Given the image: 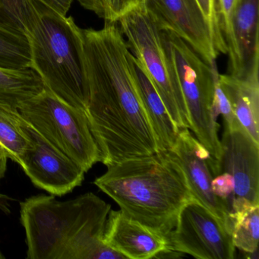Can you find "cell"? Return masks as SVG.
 Segmentation results:
<instances>
[{
    "label": "cell",
    "mask_w": 259,
    "mask_h": 259,
    "mask_svg": "<svg viewBox=\"0 0 259 259\" xmlns=\"http://www.w3.org/2000/svg\"><path fill=\"white\" fill-rule=\"evenodd\" d=\"M89 87L86 115L109 166L160 151L138 92L134 56L116 23L81 29Z\"/></svg>",
    "instance_id": "1"
},
{
    "label": "cell",
    "mask_w": 259,
    "mask_h": 259,
    "mask_svg": "<svg viewBox=\"0 0 259 259\" xmlns=\"http://www.w3.org/2000/svg\"><path fill=\"white\" fill-rule=\"evenodd\" d=\"M0 16L28 42L31 68L44 85L66 104L86 113L89 87L81 28L41 0H0Z\"/></svg>",
    "instance_id": "2"
},
{
    "label": "cell",
    "mask_w": 259,
    "mask_h": 259,
    "mask_svg": "<svg viewBox=\"0 0 259 259\" xmlns=\"http://www.w3.org/2000/svg\"><path fill=\"white\" fill-rule=\"evenodd\" d=\"M111 205L92 192L61 201L54 195L20 203L28 259H125L104 242Z\"/></svg>",
    "instance_id": "3"
},
{
    "label": "cell",
    "mask_w": 259,
    "mask_h": 259,
    "mask_svg": "<svg viewBox=\"0 0 259 259\" xmlns=\"http://www.w3.org/2000/svg\"><path fill=\"white\" fill-rule=\"evenodd\" d=\"M94 184L124 214L164 238L175 227L183 206L195 199L171 150L110 165Z\"/></svg>",
    "instance_id": "4"
},
{
    "label": "cell",
    "mask_w": 259,
    "mask_h": 259,
    "mask_svg": "<svg viewBox=\"0 0 259 259\" xmlns=\"http://www.w3.org/2000/svg\"><path fill=\"white\" fill-rule=\"evenodd\" d=\"M161 39L168 63L186 104L190 130L218 166L221 145L220 125L213 111L214 81L211 68L174 33L161 31Z\"/></svg>",
    "instance_id": "5"
},
{
    "label": "cell",
    "mask_w": 259,
    "mask_h": 259,
    "mask_svg": "<svg viewBox=\"0 0 259 259\" xmlns=\"http://www.w3.org/2000/svg\"><path fill=\"white\" fill-rule=\"evenodd\" d=\"M23 119L87 172L101 154L87 115L59 99L46 88L19 107Z\"/></svg>",
    "instance_id": "6"
},
{
    "label": "cell",
    "mask_w": 259,
    "mask_h": 259,
    "mask_svg": "<svg viewBox=\"0 0 259 259\" xmlns=\"http://www.w3.org/2000/svg\"><path fill=\"white\" fill-rule=\"evenodd\" d=\"M116 23L135 58L146 72L178 130L191 125L180 86L165 54L161 30L151 17L143 3L121 16Z\"/></svg>",
    "instance_id": "7"
},
{
    "label": "cell",
    "mask_w": 259,
    "mask_h": 259,
    "mask_svg": "<svg viewBox=\"0 0 259 259\" xmlns=\"http://www.w3.org/2000/svg\"><path fill=\"white\" fill-rule=\"evenodd\" d=\"M166 248L201 259H233L236 248L224 223L197 199L183 206Z\"/></svg>",
    "instance_id": "8"
},
{
    "label": "cell",
    "mask_w": 259,
    "mask_h": 259,
    "mask_svg": "<svg viewBox=\"0 0 259 259\" xmlns=\"http://www.w3.org/2000/svg\"><path fill=\"white\" fill-rule=\"evenodd\" d=\"M24 126L30 145L19 166L33 184L54 196H63L81 186L85 171L25 120Z\"/></svg>",
    "instance_id": "9"
},
{
    "label": "cell",
    "mask_w": 259,
    "mask_h": 259,
    "mask_svg": "<svg viewBox=\"0 0 259 259\" xmlns=\"http://www.w3.org/2000/svg\"><path fill=\"white\" fill-rule=\"evenodd\" d=\"M218 175L227 172L234 182L230 214L249 204H259V144L239 122L224 123Z\"/></svg>",
    "instance_id": "10"
},
{
    "label": "cell",
    "mask_w": 259,
    "mask_h": 259,
    "mask_svg": "<svg viewBox=\"0 0 259 259\" xmlns=\"http://www.w3.org/2000/svg\"><path fill=\"white\" fill-rule=\"evenodd\" d=\"M148 14L161 31L174 33L209 66L219 53L210 23L196 0H143Z\"/></svg>",
    "instance_id": "11"
},
{
    "label": "cell",
    "mask_w": 259,
    "mask_h": 259,
    "mask_svg": "<svg viewBox=\"0 0 259 259\" xmlns=\"http://www.w3.org/2000/svg\"><path fill=\"white\" fill-rule=\"evenodd\" d=\"M171 151L178 158L195 199L219 218L231 233L227 205L214 195L211 189L212 180L218 175L216 160L192 136L189 128L179 130L177 141Z\"/></svg>",
    "instance_id": "12"
},
{
    "label": "cell",
    "mask_w": 259,
    "mask_h": 259,
    "mask_svg": "<svg viewBox=\"0 0 259 259\" xmlns=\"http://www.w3.org/2000/svg\"><path fill=\"white\" fill-rule=\"evenodd\" d=\"M259 0H236L227 40L228 75L246 78L258 75Z\"/></svg>",
    "instance_id": "13"
},
{
    "label": "cell",
    "mask_w": 259,
    "mask_h": 259,
    "mask_svg": "<svg viewBox=\"0 0 259 259\" xmlns=\"http://www.w3.org/2000/svg\"><path fill=\"white\" fill-rule=\"evenodd\" d=\"M104 242L125 258H151L166 248L163 236L128 218L121 210H110Z\"/></svg>",
    "instance_id": "14"
},
{
    "label": "cell",
    "mask_w": 259,
    "mask_h": 259,
    "mask_svg": "<svg viewBox=\"0 0 259 259\" xmlns=\"http://www.w3.org/2000/svg\"><path fill=\"white\" fill-rule=\"evenodd\" d=\"M219 81L238 122L250 137L259 144L258 75L238 78L230 75H220Z\"/></svg>",
    "instance_id": "15"
},
{
    "label": "cell",
    "mask_w": 259,
    "mask_h": 259,
    "mask_svg": "<svg viewBox=\"0 0 259 259\" xmlns=\"http://www.w3.org/2000/svg\"><path fill=\"white\" fill-rule=\"evenodd\" d=\"M135 78L138 92L151 128L155 134L160 151L174 148L179 130L168 113L160 95L146 72L134 57Z\"/></svg>",
    "instance_id": "16"
},
{
    "label": "cell",
    "mask_w": 259,
    "mask_h": 259,
    "mask_svg": "<svg viewBox=\"0 0 259 259\" xmlns=\"http://www.w3.org/2000/svg\"><path fill=\"white\" fill-rule=\"evenodd\" d=\"M45 85L31 69L0 67V104L19 109L22 103L42 92Z\"/></svg>",
    "instance_id": "17"
},
{
    "label": "cell",
    "mask_w": 259,
    "mask_h": 259,
    "mask_svg": "<svg viewBox=\"0 0 259 259\" xmlns=\"http://www.w3.org/2000/svg\"><path fill=\"white\" fill-rule=\"evenodd\" d=\"M24 123L19 110L0 104V148L19 165L30 145Z\"/></svg>",
    "instance_id": "18"
},
{
    "label": "cell",
    "mask_w": 259,
    "mask_h": 259,
    "mask_svg": "<svg viewBox=\"0 0 259 259\" xmlns=\"http://www.w3.org/2000/svg\"><path fill=\"white\" fill-rule=\"evenodd\" d=\"M0 67L31 68L29 45L25 34L0 16Z\"/></svg>",
    "instance_id": "19"
},
{
    "label": "cell",
    "mask_w": 259,
    "mask_h": 259,
    "mask_svg": "<svg viewBox=\"0 0 259 259\" xmlns=\"http://www.w3.org/2000/svg\"><path fill=\"white\" fill-rule=\"evenodd\" d=\"M231 238L235 248L257 254L259 239V204H251L230 215Z\"/></svg>",
    "instance_id": "20"
},
{
    "label": "cell",
    "mask_w": 259,
    "mask_h": 259,
    "mask_svg": "<svg viewBox=\"0 0 259 259\" xmlns=\"http://www.w3.org/2000/svg\"><path fill=\"white\" fill-rule=\"evenodd\" d=\"M78 4L108 23H116L121 16L143 0H77Z\"/></svg>",
    "instance_id": "21"
},
{
    "label": "cell",
    "mask_w": 259,
    "mask_h": 259,
    "mask_svg": "<svg viewBox=\"0 0 259 259\" xmlns=\"http://www.w3.org/2000/svg\"><path fill=\"white\" fill-rule=\"evenodd\" d=\"M211 68L213 75V81H214V96H213V111L215 116L218 117L220 114L222 115L224 118V123L228 125H232L237 122L234 113L232 110L230 101L227 95L224 93L221 88L219 81V72H218L217 63L210 66Z\"/></svg>",
    "instance_id": "22"
},
{
    "label": "cell",
    "mask_w": 259,
    "mask_h": 259,
    "mask_svg": "<svg viewBox=\"0 0 259 259\" xmlns=\"http://www.w3.org/2000/svg\"><path fill=\"white\" fill-rule=\"evenodd\" d=\"M201 11L204 13L210 23L216 40L217 48L220 54H227V48L223 37L220 28L218 13L216 9V0H196Z\"/></svg>",
    "instance_id": "23"
},
{
    "label": "cell",
    "mask_w": 259,
    "mask_h": 259,
    "mask_svg": "<svg viewBox=\"0 0 259 259\" xmlns=\"http://www.w3.org/2000/svg\"><path fill=\"white\" fill-rule=\"evenodd\" d=\"M211 189L214 195L225 203L230 213L234 193L233 177L227 172H222L216 176L212 180Z\"/></svg>",
    "instance_id": "24"
},
{
    "label": "cell",
    "mask_w": 259,
    "mask_h": 259,
    "mask_svg": "<svg viewBox=\"0 0 259 259\" xmlns=\"http://www.w3.org/2000/svg\"><path fill=\"white\" fill-rule=\"evenodd\" d=\"M235 1L236 0H216L218 21H219L220 28H221L226 45H227V40L230 34V19H231Z\"/></svg>",
    "instance_id": "25"
},
{
    "label": "cell",
    "mask_w": 259,
    "mask_h": 259,
    "mask_svg": "<svg viewBox=\"0 0 259 259\" xmlns=\"http://www.w3.org/2000/svg\"><path fill=\"white\" fill-rule=\"evenodd\" d=\"M42 2L64 16H67L73 0H41Z\"/></svg>",
    "instance_id": "26"
},
{
    "label": "cell",
    "mask_w": 259,
    "mask_h": 259,
    "mask_svg": "<svg viewBox=\"0 0 259 259\" xmlns=\"http://www.w3.org/2000/svg\"><path fill=\"white\" fill-rule=\"evenodd\" d=\"M7 157L5 151L0 148V180L4 178L7 169Z\"/></svg>",
    "instance_id": "27"
},
{
    "label": "cell",
    "mask_w": 259,
    "mask_h": 259,
    "mask_svg": "<svg viewBox=\"0 0 259 259\" xmlns=\"http://www.w3.org/2000/svg\"><path fill=\"white\" fill-rule=\"evenodd\" d=\"M5 258V256L4 255V254L2 253V251L0 249V259H4Z\"/></svg>",
    "instance_id": "28"
}]
</instances>
